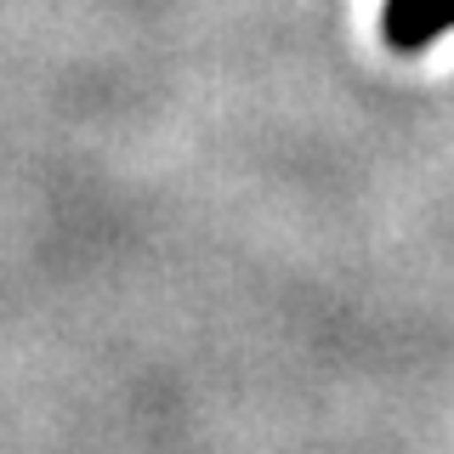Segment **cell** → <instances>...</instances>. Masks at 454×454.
Returning a JSON list of instances; mask_svg holds the SVG:
<instances>
[{"label":"cell","mask_w":454,"mask_h":454,"mask_svg":"<svg viewBox=\"0 0 454 454\" xmlns=\"http://www.w3.org/2000/svg\"><path fill=\"white\" fill-rule=\"evenodd\" d=\"M449 23H454V0H392L387 6V40L397 51H420Z\"/></svg>","instance_id":"obj_1"}]
</instances>
